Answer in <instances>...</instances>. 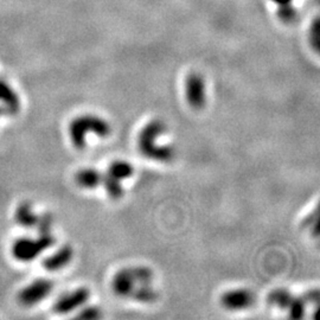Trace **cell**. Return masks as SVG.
Listing matches in <instances>:
<instances>
[{"label":"cell","instance_id":"1","mask_svg":"<svg viewBox=\"0 0 320 320\" xmlns=\"http://www.w3.org/2000/svg\"><path fill=\"white\" fill-rule=\"evenodd\" d=\"M152 280L153 272L149 268L142 266L127 267L114 275L112 288L119 297L132 298L137 303H154L158 294L152 287Z\"/></svg>","mask_w":320,"mask_h":320},{"label":"cell","instance_id":"2","mask_svg":"<svg viewBox=\"0 0 320 320\" xmlns=\"http://www.w3.org/2000/svg\"><path fill=\"white\" fill-rule=\"evenodd\" d=\"M166 132V125L164 121L151 120L141 128L137 134V149L147 159L158 161V163H170L175 158L176 152L172 146L158 145V139Z\"/></svg>","mask_w":320,"mask_h":320},{"label":"cell","instance_id":"3","mask_svg":"<svg viewBox=\"0 0 320 320\" xmlns=\"http://www.w3.org/2000/svg\"><path fill=\"white\" fill-rule=\"evenodd\" d=\"M112 133L110 125L97 115L86 114L77 116L69 125V137L75 148L83 149L87 146L88 134H94L98 137H107Z\"/></svg>","mask_w":320,"mask_h":320},{"label":"cell","instance_id":"4","mask_svg":"<svg viewBox=\"0 0 320 320\" xmlns=\"http://www.w3.org/2000/svg\"><path fill=\"white\" fill-rule=\"evenodd\" d=\"M55 238L51 234H40L38 238H19L14 242L12 247V254L19 261H31L37 257L42 252L52 247Z\"/></svg>","mask_w":320,"mask_h":320},{"label":"cell","instance_id":"5","mask_svg":"<svg viewBox=\"0 0 320 320\" xmlns=\"http://www.w3.org/2000/svg\"><path fill=\"white\" fill-rule=\"evenodd\" d=\"M185 98L192 109L199 110L206 103L205 81L198 73H192L186 76L184 83Z\"/></svg>","mask_w":320,"mask_h":320},{"label":"cell","instance_id":"6","mask_svg":"<svg viewBox=\"0 0 320 320\" xmlns=\"http://www.w3.org/2000/svg\"><path fill=\"white\" fill-rule=\"evenodd\" d=\"M52 287V281L47 279H38L30 283L28 287L23 288L18 295V299L24 306H34L51 293Z\"/></svg>","mask_w":320,"mask_h":320},{"label":"cell","instance_id":"7","mask_svg":"<svg viewBox=\"0 0 320 320\" xmlns=\"http://www.w3.org/2000/svg\"><path fill=\"white\" fill-rule=\"evenodd\" d=\"M255 303V295L250 289L237 288L223 293L221 305L228 311H242L252 307Z\"/></svg>","mask_w":320,"mask_h":320},{"label":"cell","instance_id":"8","mask_svg":"<svg viewBox=\"0 0 320 320\" xmlns=\"http://www.w3.org/2000/svg\"><path fill=\"white\" fill-rule=\"evenodd\" d=\"M91 293L87 288H77L75 291L68 293V294L62 295L58 299L57 303L53 306V310L59 315H65V313H70L73 311L77 310L79 307L83 306L87 301H88Z\"/></svg>","mask_w":320,"mask_h":320},{"label":"cell","instance_id":"9","mask_svg":"<svg viewBox=\"0 0 320 320\" xmlns=\"http://www.w3.org/2000/svg\"><path fill=\"white\" fill-rule=\"evenodd\" d=\"M74 252L73 248L70 246H63L62 248L52 254L51 256L46 257L43 262V267L47 269V271H59V269L64 268L65 266H68L73 260Z\"/></svg>","mask_w":320,"mask_h":320},{"label":"cell","instance_id":"10","mask_svg":"<svg viewBox=\"0 0 320 320\" xmlns=\"http://www.w3.org/2000/svg\"><path fill=\"white\" fill-rule=\"evenodd\" d=\"M103 173L97 171L96 169H82L77 172L76 175V183L82 189L94 190L96 187L101 186L102 183Z\"/></svg>","mask_w":320,"mask_h":320},{"label":"cell","instance_id":"11","mask_svg":"<svg viewBox=\"0 0 320 320\" xmlns=\"http://www.w3.org/2000/svg\"><path fill=\"white\" fill-rule=\"evenodd\" d=\"M0 101L5 104L4 108L8 114H16L19 110V97H18L16 91L8 86V83H6L1 79H0Z\"/></svg>","mask_w":320,"mask_h":320},{"label":"cell","instance_id":"12","mask_svg":"<svg viewBox=\"0 0 320 320\" xmlns=\"http://www.w3.org/2000/svg\"><path fill=\"white\" fill-rule=\"evenodd\" d=\"M101 186H103L106 193L108 194V197L113 200H119L124 197L125 190L122 187L121 181L113 177V176L108 175V173H104L102 176V183H101Z\"/></svg>","mask_w":320,"mask_h":320},{"label":"cell","instance_id":"13","mask_svg":"<svg viewBox=\"0 0 320 320\" xmlns=\"http://www.w3.org/2000/svg\"><path fill=\"white\" fill-rule=\"evenodd\" d=\"M16 221L18 224L24 228H34L37 224L38 217L32 211V206L30 203H23L18 206L16 211Z\"/></svg>","mask_w":320,"mask_h":320},{"label":"cell","instance_id":"14","mask_svg":"<svg viewBox=\"0 0 320 320\" xmlns=\"http://www.w3.org/2000/svg\"><path fill=\"white\" fill-rule=\"evenodd\" d=\"M106 173L122 182L133 176L134 167L126 160H115L110 164Z\"/></svg>","mask_w":320,"mask_h":320},{"label":"cell","instance_id":"15","mask_svg":"<svg viewBox=\"0 0 320 320\" xmlns=\"http://www.w3.org/2000/svg\"><path fill=\"white\" fill-rule=\"evenodd\" d=\"M293 298H294V295L291 292L287 291V289L279 288L269 293L268 303L281 310H287L291 305Z\"/></svg>","mask_w":320,"mask_h":320},{"label":"cell","instance_id":"16","mask_svg":"<svg viewBox=\"0 0 320 320\" xmlns=\"http://www.w3.org/2000/svg\"><path fill=\"white\" fill-rule=\"evenodd\" d=\"M276 16L280 22L283 24H293L298 19V10L294 7V5L286 4L277 6Z\"/></svg>","mask_w":320,"mask_h":320},{"label":"cell","instance_id":"17","mask_svg":"<svg viewBox=\"0 0 320 320\" xmlns=\"http://www.w3.org/2000/svg\"><path fill=\"white\" fill-rule=\"evenodd\" d=\"M309 42L310 46L313 47V50H315L316 52H318L320 46V23L318 17L315 18V20H313L310 25Z\"/></svg>","mask_w":320,"mask_h":320},{"label":"cell","instance_id":"18","mask_svg":"<svg viewBox=\"0 0 320 320\" xmlns=\"http://www.w3.org/2000/svg\"><path fill=\"white\" fill-rule=\"evenodd\" d=\"M305 305H306V301L301 298H293L291 305L287 309L289 313V317L293 319H300L305 316Z\"/></svg>","mask_w":320,"mask_h":320},{"label":"cell","instance_id":"19","mask_svg":"<svg viewBox=\"0 0 320 320\" xmlns=\"http://www.w3.org/2000/svg\"><path fill=\"white\" fill-rule=\"evenodd\" d=\"M51 226H52V217L47 214L42 215L41 217H38L37 224H36L40 234H50Z\"/></svg>","mask_w":320,"mask_h":320},{"label":"cell","instance_id":"20","mask_svg":"<svg viewBox=\"0 0 320 320\" xmlns=\"http://www.w3.org/2000/svg\"><path fill=\"white\" fill-rule=\"evenodd\" d=\"M100 316H101L100 310H98L97 307L91 306V307H86L85 310L81 311V313L79 315V318L91 320V319L100 318Z\"/></svg>","mask_w":320,"mask_h":320},{"label":"cell","instance_id":"21","mask_svg":"<svg viewBox=\"0 0 320 320\" xmlns=\"http://www.w3.org/2000/svg\"><path fill=\"white\" fill-rule=\"evenodd\" d=\"M271 1H273L275 5L280 6V5H286V4H292L293 0H271Z\"/></svg>","mask_w":320,"mask_h":320},{"label":"cell","instance_id":"22","mask_svg":"<svg viewBox=\"0 0 320 320\" xmlns=\"http://www.w3.org/2000/svg\"><path fill=\"white\" fill-rule=\"evenodd\" d=\"M5 113H7V112H6L4 107H1V108H0V115H1V114H5Z\"/></svg>","mask_w":320,"mask_h":320}]
</instances>
